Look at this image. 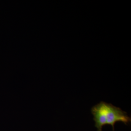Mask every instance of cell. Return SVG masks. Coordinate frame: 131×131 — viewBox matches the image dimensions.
<instances>
[{"mask_svg":"<svg viewBox=\"0 0 131 131\" xmlns=\"http://www.w3.org/2000/svg\"><path fill=\"white\" fill-rule=\"evenodd\" d=\"M91 112L98 131H102L103 126L107 124L111 125L113 131H114L115 124L117 122H121L128 125L131 121V117L127 115L126 112L111 103L103 101L94 105Z\"/></svg>","mask_w":131,"mask_h":131,"instance_id":"1","label":"cell"}]
</instances>
